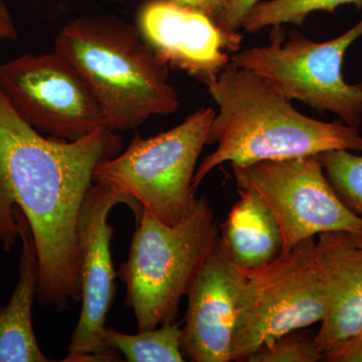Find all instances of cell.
<instances>
[{"instance_id": "6da1fadb", "label": "cell", "mask_w": 362, "mask_h": 362, "mask_svg": "<svg viewBox=\"0 0 362 362\" xmlns=\"http://www.w3.org/2000/svg\"><path fill=\"white\" fill-rule=\"evenodd\" d=\"M121 149L118 132L107 127L76 141L45 137L0 89V242L9 252L20 238L13 206L20 207L37 247L40 305L63 311L81 300V207L98 166Z\"/></svg>"}, {"instance_id": "7a4b0ae2", "label": "cell", "mask_w": 362, "mask_h": 362, "mask_svg": "<svg viewBox=\"0 0 362 362\" xmlns=\"http://www.w3.org/2000/svg\"><path fill=\"white\" fill-rule=\"evenodd\" d=\"M207 89L218 111L206 144L218 147L195 170L194 190L226 162L245 165L332 150L362 152L359 127L304 115L271 81L254 71L230 63Z\"/></svg>"}, {"instance_id": "3957f363", "label": "cell", "mask_w": 362, "mask_h": 362, "mask_svg": "<svg viewBox=\"0 0 362 362\" xmlns=\"http://www.w3.org/2000/svg\"><path fill=\"white\" fill-rule=\"evenodd\" d=\"M54 51L87 81L103 111L107 127L133 130L152 116L180 108L169 83V66L143 39L139 28L114 16H81L66 23Z\"/></svg>"}, {"instance_id": "277c9868", "label": "cell", "mask_w": 362, "mask_h": 362, "mask_svg": "<svg viewBox=\"0 0 362 362\" xmlns=\"http://www.w3.org/2000/svg\"><path fill=\"white\" fill-rule=\"evenodd\" d=\"M221 228L204 197H195L182 220L162 223L143 209L128 259L117 276L126 286L125 306L134 312L138 331L173 323L183 296L209 256Z\"/></svg>"}, {"instance_id": "5b68a950", "label": "cell", "mask_w": 362, "mask_h": 362, "mask_svg": "<svg viewBox=\"0 0 362 362\" xmlns=\"http://www.w3.org/2000/svg\"><path fill=\"white\" fill-rule=\"evenodd\" d=\"M244 275L232 342V361H247L286 333L322 322L327 298L315 238Z\"/></svg>"}, {"instance_id": "8992f818", "label": "cell", "mask_w": 362, "mask_h": 362, "mask_svg": "<svg viewBox=\"0 0 362 362\" xmlns=\"http://www.w3.org/2000/svg\"><path fill=\"white\" fill-rule=\"evenodd\" d=\"M216 115L201 108L173 129L143 139L100 164L95 181L132 197L162 223L175 226L194 204L192 180Z\"/></svg>"}, {"instance_id": "52a82bcc", "label": "cell", "mask_w": 362, "mask_h": 362, "mask_svg": "<svg viewBox=\"0 0 362 362\" xmlns=\"http://www.w3.org/2000/svg\"><path fill=\"white\" fill-rule=\"evenodd\" d=\"M272 26L270 42L240 49L230 64L271 81L288 100H297L319 112L329 111L341 122L362 123V82L349 84L343 78L345 54L362 37V20L328 42L309 40L297 30L287 33Z\"/></svg>"}, {"instance_id": "ba28073f", "label": "cell", "mask_w": 362, "mask_h": 362, "mask_svg": "<svg viewBox=\"0 0 362 362\" xmlns=\"http://www.w3.org/2000/svg\"><path fill=\"white\" fill-rule=\"evenodd\" d=\"M239 189L257 192L283 235V252L328 232L362 233V218L339 199L319 156L232 165Z\"/></svg>"}, {"instance_id": "9c48e42d", "label": "cell", "mask_w": 362, "mask_h": 362, "mask_svg": "<svg viewBox=\"0 0 362 362\" xmlns=\"http://www.w3.org/2000/svg\"><path fill=\"white\" fill-rule=\"evenodd\" d=\"M0 89L25 122L51 137L76 141L107 127L87 81L54 49L2 64Z\"/></svg>"}, {"instance_id": "30bf717a", "label": "cell", "mask_w": 362, "mask_h": 362, "mask_svg": "<svg viewBox=\"0 0 362 362\" xmlns=\"http://www.w3.org/2000/svg\"><path fill=\"white\" fill-rule=\"evenodd\" d=\"M126 204L139 220L143 207L132 197L96 182L81 207L77 226V251L82 311L62 361H119L118 354L104 339L107 314L115 297V279L111 240L114 226L108 216L113 207Z\"/></svg>"}, {"instance_id": "8fae6325", "label": "cell", "mask_w": 362, "mask_h": 362, "mask_svg": "<svg viewBox=\"0 0 362 362\" xmlns=\"http://www.w3.org/2000/svg\"><path fill=\"white\" fill-rule=\"evenodd\" d=\"M143 39L169 68L209 85L242 45L240 33L226 32L206 14L169 0H151L138 13Z\"/></svg>"}, {"instance_id": "7c38bea8", "label": "cell", "mask_w": 362, "mask_h": 362, "mask_svg": "<svg viewBox=\"0 0 362 362\" xmlns=\"http://www.w3.org/2000/svg\"><path fill=\"white\" fill-rule=\"evenodd\" d=\"M244 275L216 240L192 281L181 349L192 362L232 361V342Z\"/></svg>"}, {"instance_id": "4fadbf2b", "label": "cell", "mask_w": 362, "mask_h": 362, "mask_svg": "<svg viewBox=\"0 0 362 362\" xmlns=\"http://www.w3.org/2000/svg\"><path fill=\"white\" fill-rule=\"evenodd\" d=\"M316 247L327 298V312L315 334L324 354L362 332V233H320Z\"/></svg>"}, {"instance_id": "5bb4252c", "label": "cell", "mask_w": 362, "mask_h": 362, "mask_svg": "<svg viewBox=\"0 0 362 362\" xmlns=\"http://www.w3.org/2000/svg\"><path fill=\"white\" fill-rule=\"evenodd\" d=\"M14 218L21 240L18 280L6 306L0 308V362H49L40 349L33 325V306L39 283V259L30 223L18 206Z\"/></svg>"}, {"instance_id": "9a60e30c", "label": "cell", "mask_w": 362, "mask_h": 362, "mask_svg": "<svg viewBox=\"0 0 362 362\" xmlns=\"http://www.w3.org/2000/svg\"><path fill=\"white\" fill-rule=\"evenodd\" d=\"M240 199L221 228V240L240 271L268 265L283 251L280 226L265 201L257 192L239 189Z\"/></svg>"}, {"instance_id": "2e32d148", "label": "cell", "mask_w": 362, "mask_h": 362, "mask_svg": "<svg viewBox=\"0 0 362 362\" xmlns=\"http://www.w3.org/2000/svg\"><path fill=\"white\" fill-rule=\"evenodd\" d=\"M180 323L164 324L156 329L126 334L106 327L104 339L129 362H183Z\"/></svg>"}, {"instance_id": "e0dca14e", "label": "cell", "mask_w": 362, "mask_h": 362, "mask_svg": "<svg viewBox=\"0 0 362 362\" xmlns=\"http://www.w3.org/2000/svg\"><path fill=\"white\" fill-rule=\"evenodd\" d=\"M351 4L357 11L362 0H268L256 4L243 21L240 28L247 33H258L276 25L291 23L303 26L309 14L315 11L334 13L339 6Z\"/></svg>"}, {"instance_id": "ac0fdd59", "label": "cell", "mask_w": 362, "mask_h": 362, "mask_svg": "<svg viewBox=\"0 0 362 362\" xmlns=\"http://www.w3.org/2000/svg\"><path fill=\"white\" fill-rule=\"evenodd\" d=\"M319 157L324 173L339 199L362 218V154L332 150Z\"/></svg>"}, {"instance_id": "d6986e66", "label": "cell", "mask_w": 362, "mask_h": 362, "mask_svg": "<svg viewBox=\"0 0 362 362\" xmlns=\"http://www.w3.org/2000/svg\"><path fill=\"white\" fill-rule=\"evenodd\" d=\"M323 352L317 346L315 334L298 329L286 333L267 346L261 347L249 362H318Z\"/></svg>"}, {"instance_id": "ffe728a7", "label": "cell", "mask_w": 362, "mask_h": 362, "mask_svg": "<svg viewBox=\"0 0 362 362\" xmlns=\"http://www.w3.org/2000/svg\"><path fill=\"white\" fill-rule=\"evenodd\" d=\"M262 0H228L225 8L216 18V25L226 32L239 33L243 21L252 7Z\"/></svg>"}, {"instance_id": "44dd1931", "label": "cell", "mask_w": 362, "mask_h": 362, "mask_svg": "<svg viewBox=\"0 0 362 362\" xmlns=\"http://www.w3.org/2000/svg\"><path fill=\"white\" fill-rule=\"evenodd\" d=\"M323 361L362 362V332L338 349L324 354Z\"/></svg>"}, {"instance_id": "7402d4cb", "label": "cell", "mask_w": 362, "mask_h": 362, "mask_svg": "<svg viewBox=\"0 0 362 362\" xmlns=\"http://www.w3.org/2000/svg\"><path fill=\"white\" fill-rule=\"evenodd\" d=\"M169 1L178 6L194 9L216 21L225 8L228 0H169Z\"/></svg>"}, {"instance_id": "603a6c76", "label": "cell", "mask_w": 362, "mask_h": 362, "mask_svg": "<svg viewBox=\"0 0 362 362\" xmlns=\"http://www.w3.org/2000/svg\"><path fill=\"white\" fill-rule=\"evenodd\" d=\"M18 39V30L13 16L4 0H0V40H16Z\"/></svg>"}, {"instance_id": "cb8c5ba5", "label": "cell", "mask_w": 362, "mask_h": 362, "mask_svg": "<svg viewBox=\"0 0 362 362\" xmlns=\"http://www.w3.org/2000/svg\"><path fill=\"white\" fill-rule=\"evenodd\" d=\"M116 1H118V0H116Z\"/></svg>"}]
</instances>
